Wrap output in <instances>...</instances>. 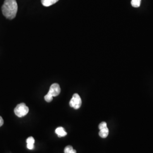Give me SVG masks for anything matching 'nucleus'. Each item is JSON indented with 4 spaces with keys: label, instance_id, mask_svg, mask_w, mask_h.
<instances>
[{
    "label": "nucleus",
    "instance_id": "10",
    "mask_svg": "<svg viewBox=\"0 0 153 153\" xmlns=\"http://www.w3.org/2000/svg\"><path fill=\"white\" fill-rule=\"evenodd\" d=\"M141 0H131V5L134 7H138L141 5Z\"/></svg>",
    "mask_w": 153,
    "mask_h": 153
},
{
    "label": "nucleus",
    "instance_id": "5",
    "mask_svg": "<svg viewBox=\"0 0 153 153\" xmlns=\"http://www.w3.org/2000/svg\"><path fill=\"white\" fill-rule=\"evenodd\" d=\"M56 133L57 134L59 137H65L66 135L67 134V133L66 132L65 129L62 127H59L57 128L56 131H55Z\"/></svg>",
    "mask_w": 153,
    "mask_h": 153
},
{
    "label": "nucleus",
    "instance_id": "3",
    "mask_svg": "<svg viewBox=\"0 0 153 153\" xmlns=\"http://www.w3.org/2000/svg\"><path fill=\"white\" fill-rule=\"evenodd\" d=\"M29 109L27 106L24 103L18 104L14 109L15 114L19 117H22L27 114Z\"/></svg>",
    "mask_w": 153,
    "mask_h": 153
},
{
    "label": "nucleus",
    "instance_id": "1",
    "mask_svg": "<svg viewBox=\"0 0 153 153\" xmlns=\"http://www.w3.org/2000/svg\"><path fill=\"white\" fill-rule=\"evenodd\" d=\"M18 4L16 0H5L2 6L4 16L9 19H13L16 16Z\"/></svg>",
    "mask_w": 153,
    "mask_h": 153
},
{
    "label": "nucleus",
    "instance_id": "9",
    "mask_svg": "<svg viewBox=\"0 0 153 153\" xmlns=\"http://www.w3.org/2000/svg\"><path fill=\"white\" fill-rule=\"evenodd\" d=\"M65 153H76V150H74L71 146H67L64 149Z\"/></svg>",
    "mask_w": 153,
    "mask_h": 153
},
{
    "label": "nucleus",
    "instance_id": "6",
    "mask_svg": "<svg viewBox=\"0 0 153 153\" xmlns=\"http://www.w3.org/2000/svg\"><path fill=\"white\" fill-rule=\"evenodd\" d=\"M108 134H109V130L107 127H105L102 129H100V131L99 133L100 137L103 138H105L107 137Z\"/></svg>",
    "mask_w": 153,
    "mask_h": 153
},
{
    "label": "nucleus",
    "instance_id": "12",
    "mask_svg": "<svg viewBox=\"0 0 153 153\" xmlns=\"http://www.w3.org/2000/svg\"><path fill=\"white\" fill-rule=\"evenodd\" d=\"M4 124V120L1 116H0V127Z\"/></svg>",
    "mask_w": 153,
    "mask_h": 153
},
{
    "label": "nucleus",
    "instance_id": "2",
    "mask_svg": "<svg viewBox=\"0 0 153 153\" xmlns=\"http://www.w3.org/2000/svg\"><path fill=\"white\" fill-rule=\"evenodd\" d=\"M60 92L61 88L59 85L58 83H53L51 86L48 94L45 95L44 99L47 102H51L53 100V97L58 96Z\"/></svg>",
    "mask_w": 153,
    "mask_h": 153
},
{
    "label": "nucleus",
    "instance_id": "4",
    "mask_svg": "<svg viewBox=\"0 0 153 153\" xmlns=\"http://www.w3.org/2000/svg\"><path fill=\"white\" fill-rule=\"evenodd\" d=\"M69 105L71 107L76 109H79L81 107L82 105V100L78 94H74L73 95V97L69 102Z\"/></svg>",
    "mask_w": 153,
    "mask_h": 153
},
{
    "label": "nucleus",
    "instance_id": "7",
    "mask_svg": "<svg viewBox=\"0 0 153 153\" xmlns=\"http://www.w3.org/2000/svg\"><path fill=\"white\" fill-rule=\"evenodd\" d=\"M27 147L28 149L32 150L34 148L35 139L33 137H30L27 139Z\"/></svg>",
    "mask_w": 153,
    "mask_h": 153
},
{
    "label": "nucleus",
    "instance_id": "8",
    "mask_svg": "<svg viewBox=\"0 0 153 153\" xmlns=\"http://www.w3.org/2000/svg\"><path fill=\"white\" fill-rule=\"evenodd\" d=\"M59 1V0H42V4L44 6L48 7L55 4Z\"/></svg>",
    "mask_w": 153,
    "mask_h": 153
},
{
    "label": "nucleus",
    "instance_id": "11",
    "mask_svg": "<svg viewBox=\"0 0 153 153\" xmlns=\"http://www.w3.org/2000/svg\"><path fill=\"white\" fill-rule=\"evenodd\" d=\"M105 127H107V123L104 121L102 122L99 125V129H102L103 128H104Z\"/></svg>",
    "mask_w": 153,
    "mask_h": 153
}]
</instances>
